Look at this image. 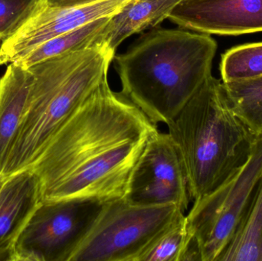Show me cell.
Listing matches in <instances>:
<instances>
[{
  "label": "cell",
  "instance_id": "ac0fdd59",
  "mask_svg": "<svg viewBox=\"0 0 262 261\" xmlns=\"http://www.w3.org/2000/svg\"><path fill=\"white\" fill-rule=\"evenodd\" d=\"M223 82L252 79L262 76V42L232 48L222 57Z\"/></svg>",
  "mask_w": 262,
  "mask_h": 261
},
{
  "label": "cell",
  "instance_id": "9c48e42d",
  "mask_svg": "<svg viewBox=\"0 0 262 261\" xmlns=\"http://www.w3.org/2000/svg\"><path fill=\"white\" fill-rule=\"evenodd\" d=\"M130 0H103L81 7L44 6L0 45V65L12 64L45 41L118 13Z\"/></svg>",
  "mask_w": 262,
  "mask_h": 261
},
{
  "label": "cell",
  "instance_id": "44dd1931",
  "mask_svg": "<svg viewBox=\"0 0 262 261\" xmlns=\"http://www.w3.org/2000/svg\"><path fill=\"white\" fill-rule=\"evenodd\" d=\"M5 177L0 178V187H1L2 183H3V180H4Z\"/></svg>",
  "mask_w": 262,
  "mask_h": 261
},
{
  "label": "cell",
  "instance_id": "3957f363",
  "mask_svg": "<svg viewBox=\"0 0 262 261\" xmlns=\"http://www.w3.org/2000/svg\"><path fill=\"white\" fill-rule=\"evenodd\" d=\"M183 161L191 200L216 189L247 161L256 136L211 75L167 125Z\"/></svg>",
  "mask_w": 262,
  "mask_h": 261
},
{
  "label": "cell",
  "instance_id": "e0dca14e",
  "mask_svg": "<svg viewBox=\"0 0 262 261\" xmlns=\"http://www.w3.org/2000/svg\"><path fill=\"white\" fill-rule=\"evenodd\" d=\"M191 240L186 215L182 214L156 236L137 261H182Z\"/></svg>",
  "mask_w": 262,
  "mask_h": 261
},
{
  "label": "cell",
  "instance_id": "ffe728a7",
  "mask_svg": "<svg viewBox=\"0 0 262 261\" xmlns=\"http://www.w3.org/2000/svg\"><path fill=\"white\" fill-rule=\"evenodd\" d=\"M103 0H46V5L49 7L66 9V8L81 7L93 4Z\"/></svg>",
  "mask_w": 262,
  "mask_h": 261
},
{
  "label": "cell",
  "instance_id": "8fae6325",
  "mask_svg": "<svg viewBox=\"0 0 262 261\" xmlns=\"http://www.w3.org/2000/svg\"><path fill=\"white\" fill-rule=\"evenodd\" d=\"M41 183L32 169L6 176L0 187V261H15V246L41 202Z\"/></svg>",
  "mask_w": 262,
  "mask_h": 261
},
{
  "label": "cell",
  "instance_id": "4fadbf2b",
  "mask_svg": "<svg viewBox=\"0 0 262 261\" xmlns=\"http://www.w3.org/2000/svg\"><path fill=\"white\" fill-rule=\"evenodd\" d=\"M183 0H130L112 15L104 29L102 44L115 52L127 38L152 29L168 18Z\"/></svg>",
  "mask_w": 262,
  "mask_h": 261
},
{
  "label": "cell",
  "instance_id": "52a82bcc",
  "mask_svg": "<svg viewBox=\"0 0 262 261\" xmlns=\"http://www.w3.org/2000/svg\"><path fill=\"white\" fill-rule=\"evenodd\" d=\"M105 202L41 201L18 238L15 261H70Z\"/></svg>",
  "mask_w": 262,
  "mask_h": 261
},
{
  "label": "cell",
  "instance_id": "30bf717a",
  "mask_svg": "<svg viewBox=\"0 0 262 261\" xmlns=\"http://www.w3.org/2000/svg\"><path fill=\"white\" fill-rule=\"evenodd\" d=\"M168 19L183 29L208 35L262 32V0H183Z\"/></svg>",
  "mask_w": 262,
  "mask_h": 261
},
{
  "label": "cell",
  "instance_id": "5b68a950",
  "mask_svg": "<svg viewBox=\"0 0 262 261\" xmlns=\"http://www.w3.org/2000/svg\"><path fill=\"white\" fill-rule=\"evenodd\" d=\"M262 176V136L255 137L247 161L207 196L194 201L186 216L201 261H216L233 237Z\"/></svg>",
  "mask_w": 262,
  "mask_h": 261
},
{
  "label": "cell",
  "instance_id": "277c9868",
  "mask_svg": "<svg viewBox=\"0 0 262 261\" xmlns=\"http://www.w3.org/2000/svg\"><path fill=\"white\" fill-rule=\"evenodd\" d=\"M115 52L105 44L61 54L28 67L27 108L3 177L30 169L54 135L107 77Z\"/></svg>",
  "mask_w": 262,
  "mask_h": 261
},
{
  "label": "cell",
  "instance_id": "ba28073f",
  "mask_svg": "<svg viewBox=\"0 0 262 261\" xmlns=\"http://www.w3.org/2000/svg\"><path fill=\"white\" fill-rule=\"evenodd\" d=\"M127 202L137 205H175L183 211L191 197L183 161L170 135L157 131L149 138L131 176Z\"/></svg>",
  "mask_w": 262,
  "mask_h": 261
},
{
  "label": "cell",
  "instance_id": "5bb4252c",
  "mask_svg": "<svg viewBox=\"0 0 262 261\" xmlns=\"http://www.w3.org/2000/svg\"><path fill=\"white\" fill-rule=\"evenodd\" d=\"M216 261H262V176L244 217Z\"/></svg>",
  "mask_w": 262,
  "mask_h": 261
},
{
  "label": "cell",
  "instance_id": "7a4b0ae2",
  "mask_svg": "<svg viewBox=\"0 0 262 261\" xmlns=\"http://www.w3.org/2000/svg\"><path fill=\"white\" fill-rule=\"evenodd\" d=\"M217 43L208 34L154 29L114 60L121 93L152 122H171L212 75Z\"/></svg>",
  "mask_w": 262,
  "mask_h": 261
},
{
  "label": "cell",
  "instance_id": "d6986e66",
  "mask_svg": "<svg viewBox=\"0 0 262 261\" xmlns=\"http://www.w3.org/2000/svg\"><path fill=\"white\" fill-rule=\"evenodd\" d=\"M46 3V0H0V44L10 38Z\"/></svg>",
  "mask_w": 262,
  "mask_h": 261
},
{
  "label": "cell",
  "instance_id": "2e32d148",
  "mask_svg": "<svg viewBox=\"0 0 262 261\" xmlns=\"http://www.w3.org/2000/svg\"><path fill=\"white\" fill-rule=\"evenodd\" d=\"M223 83L236 114L255 136H262V76Z\"/></svg>",
  "mask_w": 262,
  "mask_h": 261
},
{
  "label": "cell",
  "instance_id": "9a60e30c",
  "mask_svg": "<svg viewBox=\"0 0 262 261\" xmlns=\"http://www.w3.org/2000/svg\"><path fill=\"white\" fill-rule=\"evenodd\" d=\"M112 16L98 18L72 32L51 38L14 63L28 68L39 61L61 54L103 44L102 35Z\"/></svg>",
  "mask_w": 262,
  "mask_h": 261
},
{
  "label": "cell",
  "instance_id": "8992f818",
  "mask_svg": "<svg viewBox=\"0 0 262 261\" xmlns=\"http://www.w3.org/2000/svg\"><path fill=\"white\" fill-rule=\"evenodd\" d=\"M182 214L175 205L144 206L125 199L105 202L70 261H137L156 236Z\"/></svg>",
  "mask_w": 262,
  "mask_h": 261
},
{
  "label": "cell",
  "instance_id": "6da1fadb",
  "mask_svg": "<svg viewBox=\"0 0 262 261\" xmlns=\"http://www.w3.org/2000/svg\"><path fill=\"white\" fill-rule=\"evenodd\" d=\"M106 77L61 126L32 167L41 201L124 199L134 167L158 131Z\"/></svg>",
  "mask_w": 262,
  "mask_h": 261
},
{
  "label": "cell",
  "instance_id": "7c38bea8",
  "mask_svg": "<svg viewBox=\"0 0 262 261\" xmlns=\"http://www.w3.org/2000/svg\"><path fill=\"white\" fill-rule=\"evenodd\" d=\"M32 81L30 70L16 63L0 78V178L24 119Z\"/></svg>",
  "mask_w": 262,
  "mask_h": 261
}]
</instances>
